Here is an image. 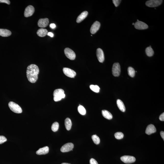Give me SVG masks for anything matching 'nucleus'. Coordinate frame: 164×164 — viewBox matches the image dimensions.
Segmentation results:
<instances>
[{"instance_id": "39448f33", "label": "nucleus", "mask_w": 164, "mask_h": 164, "mask_svg": "<svg viewBox=\"0 0 164 164\" xmlns=\"http://www.w3.org/2000/svg\"><path fill=\"white\" fill-rule=\"evenodd\" d=\"M162 2V0H150L146 1V5L148 7H154L160 5Z\"/></svg>"}, {"instance_id": "f03ea898", "label": "nucleus", "mask_w": 164, "mask_h": 164, "mask_svg": "<svg viewBox=\"0 0 164 164\" xmlns=\"http://www.w3.org/2000/svg\"><path fill=\"white\" fill-rule=\"evenodd\" d=\"M53 99L55 102H58L65 97L64 91L62 89L55 90L53 93Z\"/></svg>"}, {"instance_id": "b1692460", "label": "nucleus", "mask_w": 164, "mask_h": 164, "mask_svg": "<svg viewBox=\"0 0 164 164\" xmlns=\"http://www.w3.org/2000/svg\"><path fill=\"white\" fill-rule=\"evenodd\" d=\"M128 75L131 77H133L135 76V71L134 69L131 67H129L128 69Z\"/></svg>"}, {"instance_id": "9d476101", "label": "nucleus", "mask_w": 164, "mask_h": 164, "mask_svg": "<svg viewBox=\"0 0 164 164\" xmlns=\"http://www.w3.org/2000/svg\"><path fill=\"white\" fill-rule=\"evenodd\" d=\"M35 9L34 7L31 5L28 6L25 9L24 12V16L26 17L32 16L34 13Z\"/></svg>"}, {"instance_id": "c9c22d12", "label": "nucleus", "mask_w": 164, "mask_h": 164, "mask_svg": "<svg viewBox=\"0 0 164 164\" xmlns=\"http://www.w3.org/2000/svg\"><path fill=\"white\" fill-rule=\"evenodd\" d=\"M160 134L162 139L164 140V132L163 131L161 132H160Z\"/></svg>"}, {"instance_id": "ddd939ff", "label": "nucleus", "mask_w": 164, "mask_h": 164, "mask_svg": "<svg viewBox=\"0 0 164 164\" xmlns=\"http://www.w3.org/2000/svg\"><path fill=\"white\" fill-rule=\"evenodd\" d=\"M97 56L99 62L103 63L105 60L103 50L100 48H98L97 51Z\"/></svg>"}, {"instance_id": "4c0bfd02", "label": "nucleus", "mask_w": 164, "mask_h": 164, "mask_svg": "<svg viewBox=\"0 0 164 164\" xmlns=\"http://www.w3.org/2000/svg\"><path fill=\"white\" fill-rule=\"evenodd\" d=\"M61 164H71L70 163H63Z\"/></svg>"}, {"instance_id": "4be33fe9", "label": "nucleus", "mask_w": 164, "mask_h": 164, "mask_svg": "<svg viewBox=\"0 0 164 164\" xmlns=\"http://www.w3.org/2000/svg\"><path fill=\"white\" fill-rule=\"evenodd\" d=\"M72 124L71 120L69 118H67L65 120V125L66 129L67 130H69L71 128Z\"/></svg>"}, {"instance_id": "f3484780", "label": "nucleus", "mask_w": 164, "mask_h": 164, "mask_svg": "<svg viewBox=\"0 0 164 164\" xmlns=\"http://www.w3.org/2000/svg\"><path fill=\"white\" fill-rule=\"evenodd\" d=\"M88 12L87 11H85L80 14L77 17L76 22L77 23H79L86 18L88 15Z\"/></svg>"}, {"instance_id": "cd10ccee", "label": "nucleus", "mask_w": 164, "mask_h": 164, "mask_svg": "<svg viewBox=\"0 0 164 164\" xmlns=\"http://www.w3.org/2000/svg\"><path fill=\"white\" fill-rule=\"evenodd\" d=\"M91 90L96 93H98L100 90V88L97 85H91L90 86Z\"/></svg>"}, {"instance_id": "7c9ffc66", "label": "nucleus", "mask_w": 164, "mask_h": 164, "mask_svg": "<svg viewBox=\"0 0 164 164\" xmlns=\"http://www.w3.org/2000/svg\"><path fill=\"white\" fill-rule=\"evenodd\" d=\"M121 1L119 0H113V2L115 7H118L119 6L121 2Z\"/></svg>"}, {"instance_id": "9b49d317", "label": "nucleus", "mask_w": 164, "mask_h": 164, "mask_svg": "<svg viewBox=\"0 0 164 164\" xmlns=\"http://www.w3.org/2000/svg\"><path fill=\"white\" fill-rule=\"evenodd\" d=\"M134 26L135 29L138 30H145L147 29L148 26L146 23L139 21L135 23Z\"/></svg>"}, {"instance_id": "e433bc0d", "label": "nucleus", "mask_w": 164, "mask_h": 164, "mask_svg": "<svg viewBox=\"0 0 164 164\" xmlns=\"http://www.w3.org/2000/svg\"><path fill=\"white\" fill-rule=\"evenodd\" d=\"M49 36H50V37H53V34L51 32H48L47 34Z\"/></svg>"}, {"instance_id": "72a5a7b5", "label": "nucleus", "mask_w": 164, "mask_h": 164, "mask_svg": "<svg viewBox=\"0 0 164 164\" xmlns=\"http://www.w3.org/2000/svg\"><path fill=\"white\" fill-rule=\"evenodd\" d=\"M159 119L161 121H164V113H162L159 117Z\"/></svg>"}, {"instance_id": "0eeeda50", "label": "nucleus", "mask_w": 164, "mask_h": 164, "mask_svg": "<svg viewBox=\"0 0 164 164\" xmlns=\"http://www.w3.org/2000/svg\"><path fill=\"white\" fill-rule=\"evenodd\" d=\"M121 160L124 163H134L136 159L133 156H124L120 158Z\"/></svg>"}, {"instance_id": "a211bd4d", "label": "nucleus", "mask_w": 164, "mask_h": 164, "mask_svg": "<svg viewBox=\"0 0 164 164\" xmlns=\"http://www.w3.org/2000/svg\"><path fill=\"white\" fill-rule=\"evenodd\" d=\"M11 32L8 30L0 29V36L3 37H8L11 35Z\"/></svg>"}, {"instance_id": "f8f14e48", "label": "nucleus", "mask_w": 164, "mask_h": 164, "mask_svg": "<svg viewBox=\"0 0 164 164\" xmlns=\"http://www.w3.org/2000/svg\"><path fill=\"white\" fill-rule=\"evenodd\" d=\"M100 23L99 22L96 21L91 26L90 30L91 34H94L99 30L100 27Z\"/></svg>"}, {"instance_id": "dca6fc26", "label": "nucleus", "mask_w": 164, "mask_h": 164, "mask_svg": "<svg viewBox=\"0 0 164 164\" xmlns=\"http://www.w3.org/2000/svg\"><path fill=\"white\" fill-rule=\"evenodd\" d=\"M49 151V148L48 146L40 148L36 152V154L38 155H45L48 154Z\"/></svg>"}, {"instance_id": "1a4fd4ad", "label": "nucleus", "mask_w": 164, "mask_h": 164, "mask_svg": "<svg viewBox=\"0 0 164 164\" xmlns=\"http://www.w3.org/2000/svg\"><path fill=\"white\" fill-rule=\"evenodd\" d=\"M74 147V145L72 143H68L63 146L61 147V152H67L71 151L73 150Z\"/></svg>"}, {"instance_id": "393cba45", "label": "nucleus", "mask_w": 164, "mask_h": 164, "mask_svg": "<svg viewBox=\"0 0 164 164\" xmlns=\"http://www.w3.org/2000/svg\"><path fill=\"white\" fill-rule=\"evenodd\" d=\"M91 138L94 143L96 144H99L100 143V139L99 137L96 135H92Z\"/></svg>"}, {"instance_id": "f704fd0d", "label": "nucleus", "mask_w": 164, "mask_h": 164, "mask_svg": "<svg viewBox=\"0 0 164 164\" xmlns=\"http://www.w3.org/2000/svg\"><path fill=\"white\" fill-rule=\"evenodd\" d=\"M50 26L52 29H54L56 27V25L54 23H51L50 25Z\"/></svg>"}, {"instance_id": "6e6552de", "label": "nucleus", "mask_w": 164, "mask_h": 164, "mask_svg": "<svg viewBox=\"0 0 164 164\" xmlns=\"http://www.w3.org/2000/svg\"><path fill=\"white\" fill-rule=\"evenodd\" d=\"M63 70L64 74L70 78H74L76 75V74L75 71L68 68H64Z\"/></svg>"}, {"instance_id": "c756f323", "label": "nucleus", "mask_w": 164, "mask_h": 164, "mask_svg": "<svg viewBox=\"0 0 164 164\" xmlns=\"http://www.w3.org/2000/svg\"><path fill=\"white\" fill-rule=\"evenodd\" d=\"M7 139L3 135L0 136V144H2L7 141Z\"/></svg>"}, {"instance_id": "bb28decb", "label": "nucleus", "mask_w": 164, "mask_h": 164, "mask_svg": "<svg viewBox=\"0 0 164 164\" xmlns=\"http://www.w3.org/2000/svg\"><path fill=\"white\" fill-rule=\"evenodd\" d=\"M78 111L80 114L84 115L86 114V111L84 107L80 105L78 107Z\"/></svg>"}, {"instance_id": "473e14b6", "label": "nucleus", "mask_w": 164, "mask_h": 164, "mask_svg": "<svg viewBox=\"0 0 164 164\" xmlns=\"http://www.w3.org/2000/svg\"><path fill=\"white\" fill-rule=\"evenodd\" d=\"M0 3H5L8 5H9L10 4V1L9 0H0Z\"/></svg>"}, {"instance_id": "2f4dec72", "label": "nucleus", "mask_w": 164, "mask_h": 164, "mask_svg": "<svg viewBox=\"0 0 164 164\" xmlns=\"http://www.w3.org/2000/svg\"><path fill=\"white\" fill-rule=\"evenodd\" d=\"M90 164H98V162L95 159L91 158L90 160Z\"/></svg>"}, {"instance_id": "a878e982", "label": "nucleus", "mask_w": 164, "mask_h": 164, "mask_svg": "<svg viewBox=\"0 0 164 164\" xmlns=\"http://www.w3.org/2000/svg\"><path fill=\"white\" fill-rule=\"evenodd\" d=\"M59 127V124L57 122L53 123L51 126V130L54 132L57 131Z\"/></svg>"}, {"instance_id": "58836bf2", "label": "nucleus", "mask_w": 164, "mask_h": 164, "mask_svg": "<svg viewBox=\"0 0 164 164\" xmlns=\"http://www.w3.org/2000/svg\"><path fill=\"white\" fill-rule=\"evenodd\" d=\"M134 24H135V23H132V24L133 25H134Z\"/></svg>"}, {"instance_id": "f257e3e1", "label": "nucleus", "mask_w": 164, "mask_h": 164, "mask_svg": "<svg viewBox=\"0 0 164 164\" xmlns=\"http://www.w3.org/2000/svg\"><path fill=\"white\" fill-rule=\"evenodd\" d=\"M39 69L38 66L34 64H31L28 66L26 70L27 77L30 82L34 83L38 78Z\"/></svg>"}, {"instance_id": "4468645a", "label": "nucleus", "mask_w": 164, "mask_h": 164, "mask_svg": "<svg viewBox=\"0 0 164 164\" xmlns=\"http://www.w3.org/2000/svg\"><path fill=\"white\" fill-rule=\"evenodd\" d=\"M49 20L47 18L40 19L38 22V26L41 28H45L48 26Z\"/></svg>"}, {"instance_id": "c85d7f7f", "label": "nucleus", "mask_w": 164, "mask_h": 164, "mask_svg": "<svg viewBox=\"0 0 164 164\" xmlns=\"http://www.w3.org/2000/svg\"><path fill=\"white\" fill-rule=\"evenodd\" d=\"M115 138L118 140L122 139L124 137V134L122 132H117L115 134Z\"/></svg>"}, {"instance_id": "6ab92c4d", "label": "nucleus", "mask_w": 164, "mask_h": 164, "mask_svg": "<svg viewBox=\"0 0 164 164\" xmlns=\"http://www.w3.org/2000/svg\"><path fill=\"white\" fill-rule=\"evenodd\" d=\"M48 31L46 29L40 28L37 31V34L38 36L41 37H43L47 35Z\"/></svg>"}, {"instance_id": "2eb2a0df", "label": "nucleus", "mask_w": 164, "mask_h": 164, "mask_svg": "<svg viewBox=\"0 0 164 164\" xmlns=\"http://www.w3.org/2000/svg\"><path fill=\"white\" fill-rule=\"evenodd\" d=\"M156 132V129L153 125L151 124L148 125L146 128V133L148 135H151V134L155 133Z\"/></svg>"}, {"instance_id": "7ed1b4c3", "label": "nucleus", "mask_w": 164, "mask_h": 164, "mask_svg": "<svg viewBox=\"0 0 164 164\" xmlns=\"http://www.w3.org/2000/svg\"><path fill=\"white\" fill-rule=\"evenodd\" d=\"M8 105L10 110L14 113H21L22 112L21 107L15 102H10L9 103Z\"/></svg>"}, {"instance_id": "20e7f679", "label": "nucleus", "mask_w": 164, "mask_h": 164, "mask_svg": "<svg viewBox=\"0 0 164 164\" xmlns=\"http://www.w3.org/2000/svg\"><path fill=\"white\" fill-rule=\"evenodd\" d=\"M112 72L113 75L115 77L119 76L120 75L121 68L119 63H115L113 64Z\"/></svg>"}, {"instance_id": "aec40b11", "label": "nucleus", "mask_w": 164, "mask_h": 164, "mask_svg": "<svg viewBox=\"0 0 164 164\" xmlns=\"http://www.w3.org/2000/svg\"><path fill=\"white\" fill-rule=\"evenodd\" d=\"M117 104L120 111L125 112L126 111V108L124 103L120 99H118L117 100Z\"/></svg>"}, {"instance_id": "423d86ee", "label": "nucleus", "mask_w": 164, "mask_h": 164, "mask_svg": "<svg viewBox=\"0 0 164 164\" xmlns=\"http://www.w3.org/2000/svg\"><path fill=\"white\" fill-rule=\"evenodd\" d=\"M64 53L67 58L72 60H75L76 58L75 53L73 50L69 48H66L64 50Z\"/></svg>"}, {"instance_id": "5701e85b", "label": "nucleus", "mask_w": 164, "mask_h": 164, "mask_svg": "<svg viewBox=\"0 0 164 164\" xmlns=\"http://www.w3.org/2000/svg\"><path fill=\"white\" fill-rule=\"evenodd\" d=\"M146 53L148 56L151 57L153 56L154 52L153 50L151 48V46L146 48Z\"/></svg>"}, {"instance_id": "412c9836", "label": "nucleus", "mask_w": 164, "mask_h": 164, "mask_svg": "<svg viewBox=\"0 0 164 164\" xmlns=\"http://www.w3.org/2000/svg\"><path fill=\"white\" fill-rule=\"evenodd\" d=\"M102 114L104 117L106 119L110 120L113 118V116L111 113L107 110H103L102 111Z\"/></svg>"}]
</instances>
